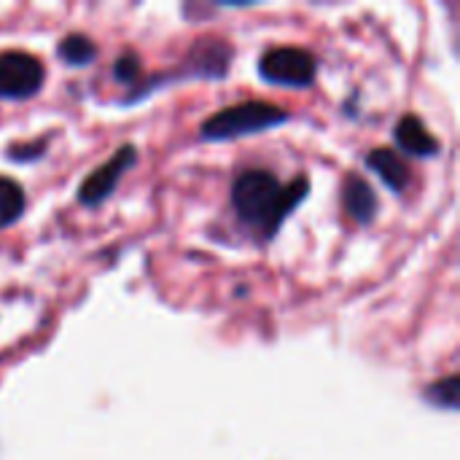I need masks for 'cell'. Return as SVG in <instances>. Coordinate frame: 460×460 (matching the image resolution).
Returning a JSON list of instances; mask_svg holds the SVG:
<instances>
[{"label": "cell", "mask_w": 460, "mask_h": 460, "mask_svg": "<svg viewBox=\"0 0 460 460\" xmlns=\"http://www.w3.org/2000/svg\"><path fill=\"white\" fill-rule=\"evenodd\" d=\"M305 194H307L305 178H296L294 183L283 186L267 170H248L234 181L232 202L245 224H251L259 234L272 237L283 224V218L305 199Z\"/></svg>", "instance_id": "cell-1"}, {"label": "cell", "mask_w": 460, "mask_h": 460, "mask_svg": "<svg viewBox=\"0 0 460 460\" xmlns=\"http://www.w3.org/2000/svg\"><path fill=\"white\" fill-rule=\"evenodd\" d=\"M286 119H288V113L283 108L251 100V102H240V105H232V108H224V111L213 113L199 127V135L205 140H232V137L272 129V127L283 124Z\"/></svg>", "instance_id": "cell-2"}, {"label": "cell", "mask_w": 460, "mask_h": 460, "mask_svg": "<svg viewBox=\"0 0 460 460\" xmlns=\"http://www.w3.org/2000/svg\"><path fill=\"white\" fill-rule=\"evenodd\" d=\"M259 73L270 84L302 89V86H310L315 78V59L305 49L280 46V49H270L259 59Z\"/></svg>", "instance_id": "cell-3"}, {"label": "cell", "mask_w": 460, "mask_h": 460, "mask_svg": "<svg viewBox=\"0 0 460 460\" xmlns=\"http://www.w3.org/2000/svg\"><path fill=\"white\" fill-rule=\"evenodd\" d=\"M43 84V65L38 57L24 51L0 54V97L24 100L32 97Z\"/></svg>", "instance_id": "cell-4"}, {"label": "cell", "mask_w": 460, "mask_h": 460, "mask_svg": "<svg viewBox=\"0 0 460 460\" xmlns=\"http://www.w3.org/2000/svg\"><path fill=\"white\" fill-rule=\"evenodd\" d=\"M135 159H137V151H135L132 146L119 148L100 170H94V172L81 183V191H78L81 202H84V205H100L102 199H108V197L113 194L116 183L121 181V175L135 164Z\"/></svg>", "instance_id": "cell-5"}, {"label": "cell", "mask_w": 460, "mask_h": 460, "mask_svg": "<svg viewBox=\"0 0 460 460\" xmlns=\"http://www.w3.org/2000/svg\"><path fill=\"white\" fill-rule=\"evenodd\" d=\"M367 164L369 170H375L380 175V181L394 189V191H404L410 186V167L407 162L394 151V148H375L369 156H367Z\"/></svg>", "instance_id": "cell-6"}, {"label": "cell", "mask_w": 460, "mask_h": 460, "mask_svg": "<svg viewBox=\"0 0 460 460\" xmlns=\"http://www.w3.org/2000/svg\"><path fill=\"white\" fill-rule=\"evenodd\" d=\"M229 59H232V49L229 43L221 40H199L191 51V62L197 75H208V78H221L229 70Z\"/></svg>", "instance_id": "cell-7"}, {"label": "cell", "mask_w": 460, "mask_h": 460, "mask_svg": "<svg viewBox=\"0 0 460 460\" xmlns=\"http://www.w3.org/2000/svg\"><path fill=\"white\" fill-rule=\"evenodd\" d=\"M396 143L402 151L407 154H415V156H434L439 151V143L437 137L426 129V124L418 119V116H404L399 124H396Z\"/></svg>", "instance_id": "cell-8"}, {"label": "cell", "mask_w": 460, "mask_h": 460, "mask_svg": "<svg viewBox=\"0 0 460 460\" xmlns=\"http://www.w3.org/2000/svg\"><path fill=\"white\" fill-rule=\"evenodd\" d=\"M345 210L358 224H369L377 213V197L361 175H350L345 181Z\"/></svg>", "instance_id": "cell-9"}, {"label": "cell", "mask_w": 460, "mask_h": 460, "mask_svg": "<svg viewBox=\"0 0 460 460\" xmlns=\"http://www.w3.org/2000/svg\"><path fill=\"white\" fill-rule=\"evenodd\" d=\"M24 213V191L16 181L0 178V229L11 226Z\"/></svg>", "instance_id": "cell-10"}, {"label": "cell", "mask_w": 460, "mask_h": 460, "mask_svg": "<svg viewBox=\"0 0 460 460\" xmlns=\"http://www.w3.org/2000/svg\"><path fill=\"white\" fill-rule=\"evenodd\" d=\"M59 57H62L67 65L84 67V65H89V62L97 57V49H94V43H92L86 35H67V38H62V43H59Z\"/></svg>", "instance_id": "cell-11"}, {"label": "cell", "mask_w": 460, "mask_h": 460, "mask_svg": "<svg viewBox=\"0 0 460 460\" xmlns=\"http://www.w3.org/2000/svg\"><path fill=\"white\" fill-rule=\"evenodd\" d=\"M429 402L431 404H437V407H442V410H458L460 404V388H458V377L456 375H450V377H445V380H439V383H434L431 388H429Z\"/></svg>", "instance_id": "cell-12"}, {"label": "cell", "mask_w": 460, "mask_h": 460, "mask_svg": "<svg viewBox=\"0 0 460 460\" xmlns=\"http://www.w3.org/2000/svg\"><path fill=\"white\" fill-rule=\"evenodd\" d=\"M137 73H140V59H137L135 54H124V57L116 59V65H113V75H116L119 81L132 84V81L137 78Z\"/></svg>", "instance_id": "cell-13"}]
</instances>
